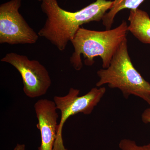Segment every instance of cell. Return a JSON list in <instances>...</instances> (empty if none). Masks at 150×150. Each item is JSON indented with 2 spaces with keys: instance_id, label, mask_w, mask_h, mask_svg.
I'll use <instances>...</instances> for the list:
<instances>
[{
  "instance_id": "1",
  "label": "cell",
  "mask_w": 150,
  "mask_h": 150,
  "mask_svg": "<svg viewBox=\"0 0 150 150\" xmlns=\"http://www.w3.org/2000/svg\"><path fill=\"white\" fill-rule=\"evenodd\" d=\"M47 19L38 35L44 37L59 51H64L81 25L91 22L102 20L114 1L96 0L77 11H68L61 8L57 0H38Z\"/></svg>"
},
{
  "instance_id": "2",
  "label": "cell",
  "mask_w": 150,
  "mask_h": 150,
  "mask_svg": "<svg viewBox=\"0 0 150 150\" xmlns=\"http://www.w3.org/2000/svg\"><path fill=\"white\" fill-rule=\"evenodd\" d=\"M128 31V24L125 21L114 29L104 31L80 28L71 41L74 49L70 57L71 64L75 70L80 71L83 67L81 55L87 66H92L95 63L94 59L100 57L103 69H106L119 46L126 38Z\"/></svg>"
},
{
  "instance_id": "3",
  "label": "cell",
  "mask_w": 150,
  "mask_h": 150,
  "mask_svg": "<svg viewBox=\"0 0 150 150\" xmlns=\"http://www.w3.org/2000/svg\"><path fill=\"white\" fill-rule=\"evenodd\" d=\"M97 74L99 80L96 87L107 85L110 88L118 89L126 99L134 96L150 105V83L133 65L128 52L127 38L115 52L109 67L98 70Z\"/></svg>"
},
{
  "instance_id": "4",
  "label": "cell",
  "mask_w": 150,
  "mask_h": 150,
  "mask_svg": "<svg viewBox=\"0 0 150 150\" xmlns=\"http://www.w3.org/2000/svg\"><path fill=\"white\" fill-rule=\"evenodd\" d=\"M105 92L106 88L104 87H96L86 94L79 96V90L71 88L64 96L54 97V101L57 110L61 112V116L58 124L54 150H68L64 146L62 137L63 127L67 119L79 113L85 115L91 114Z\"/></svg>"
},
{
  "instance_id": "5",
  "label": "cell",
  "mask_w": 150,
  "mask_h": 150,
  "mask_svg": "<svg viewBox=\"0 0 150 150\" xmlns=\"http://www.w3.org/2000/svg\"><path fill=\"white\" fill-rule=\"evenodd\" d=\"M21 0H11L0 6V43L33 44L39 35L19 12Z\"/></svg>"
},
{
  "instance_id": "6",
  "label": "cell",
  "mask_w": 150,
  "mask_h": 150,
  "mask_svg": "<svg viewBox=\"0 0 150 150\" xmlns=\"http://www.w3.org/2000/svg\"><path fill=\"white\" fill-rule=\"evenodd\" d=\"M1 61L11 65L18 71L22 79L23 92L28 97L43 96L50 88L51 80L48 70L37 60H30L27 56L11 52Z\"/></svg>"
},
{
  "instance_id": "7",
  "label": "cell",
  "mask_w": 150,
  "mask_h": 150,
  "mask_svg": "<svg viewBox=\"0 0 150 150\" xmlns=\"http://www.w3.org/2000/svg\"><path fill=\"white\" fill-rule=\"evenodd\" d=\"M40 131L41 144L38 150H54L58 130L59 117L54 100L41 99L34 105Z\"/></svg>"
},
{
  "instance_id": "8",
  "label": "cell",
  "mask_w": 150,
  "mask_h": 150,
  "mask_svg": "<svg viewBox=\"0 0 150 150\" xmlns=\"http://www.w3.org/2000/svg\"><path fill=\"white\" fill-rule=\"evenodd\" d=\"M128 30L139 41L150 44V17L147 13L137 8L130 11Z\"/></svg>"
},
{
  "instance_id": "9",
  "label": "cell",
  "mask_w": 150,
  "mask_h": 150,
  "mask_svg": "<svg viewBox=\"0 0 150 150\" xmlns=\"http://www.w3.org/2000/svg\"><path fill=\"white\" fill-rule=\"evenodd\" d=\"M113 1V5L109 12L106 13L102 19V23L106 30H110L114 22V18L119 11L124 9L138 8L145 0H109Z\"/></svg>"
},
{
  "instance_id": "10",
  "label": "cell",
  "mask_w": 150,
  "mask_h": 150,
  "mask_svg": "<svg viewBox=\"0 0 150 150\" xmlns=\"http://www.w3.org/2000/svg\"><path fill=\"white\" fill-rule=\"evenodd\" d=\"M119 147L121 150H150V142L147 144L139 146L134 140L123 139L119 142Z\"/></svg>"
},
{
  "instance_id": "11",
  "label": "cell",
  "mask_w": 150,
  "mask_h": 150,
  "mask_svg": "<svg viewBox=\"0 0 150 150\" xmlns=\"http://www.w3.org/2000/svg\"><path fill=\"white\" fill-rule=\"evenodd\" d=\"M141 118L142 122L145 124H150V105L142 112Z\"/></svg>"
},
{
  "instance_id": "12",
  "label": "cell",
  "mask_w": 150,
  "mask_h": 150,
  "mask_svg": "<svg viewBox=\"0 0 150 150\" xmlns=\"http://www.w3.org/2000/svg\"><path fill=\"white\" fill-rule=\"evenodd\" d=\"M13 150H25V145L18 144Z\"/></svg>"
}]
</instances>
